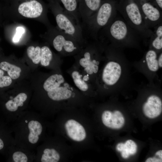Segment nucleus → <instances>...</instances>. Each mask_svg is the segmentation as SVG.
I'll return each instance as SVG.
<instances>
[{
	"instance_id": "3",
	"label": "nucleus",
	"mask_w": 162,
	"mask_h": 162,
	"mask_svg": "<svg viewBox=\"0 0 162 162\" xmlns=\"http://www.w3.org/2000/svg\"><path fill=\"white\" fill-rule=\"evenodd\" d=\"M117 14L115 1L104 0L97 11L81 24L85 39L98 40L99 31L108 24Z\"/></svg>"
},
{
	"instance_id": "20",
	"label": "nucleus",
	"mask_w": 162,
	"mask_h": 162,
	"mask_svg": "<svg viewBox=\"0 0 162 162\" xmlns=\"http://www.w3.org/2000/svg\"><path fill=\"white\" fill-rule=\"evenodd\" d=\"M157 54L154 50H149L147 52L145 59L149 69L152 71H157L159 68Z\"/></svg>"
},
{
	"instance_id": "9",
	"label": "nucleus",
	"mask_w": 162,
	"mask_h": 162,
	"mask_svg": "<svg viewBox=\"0 0 162 162\" xmlns=\"http://www.w3.org/2000/svg\"><path fill=\"white\" fill-rule=\"evenodd\" d=\"M18 10L19 13L25 17L34 18L41 15L44 7L42 4L37 0H29L20 3Z\"/></svg>"
},
{
	"instance_id": "10",
	"label": "nucleus",
	"mask_w": 162,
	"mask_h": 162,
	"mask_svg": "<svg viewBox=\"0 0 162 162\" xmlns=\"http://www.w3.org/2000/svg\"><path fill=\"white\" fill-rule=\"evenodd\" d=\"M35 155V152L25 150L15 145L10 147L6 158L7 162H31L34 161Z\"/></svg>"
},
{
	"instance_id": "15",
	"label": "nucleus",
	"mask_w": 162,
	"mask_h": 162,
	"mask_svg": "<svg viewBox=\"0 0 162 162\" xmlns=\"http://www.w3.org/2000/svg\"><path fill=\"white\" fill-rule=\"evenodd\" d=\"M72 92L65 86L58 87L47 92L49 97L52 100L59 101L70 98Z\"/></svg>"
},
{
	"instance_id": "12",
	"label": "nucleus",
	"mask_w": 162,
	"mask_h": 162,
	"mask_svg": "<svg viewBox=\"0 0 162 162\" xmlns=\"http://www.w3.org/2000/svg\"><path fill=\"white\" fill-rule=\"evenodd\" d=\"M104 0H79L78 11L80 18L82 20V23L97 11Z\"/></svg>"
},
{
	"instance_id": "31",
	"label": "nucleus",
	"mask_w": 162,
	"mask_h": 162,
	"mask_svg": "<svg viewBox=\"0 0 162 162\" xmlns=\"http://www.w3.org/2000/svg\"><path fill=\"white\" fill-rule=\"evenodd\" d=\"M89 79L88 75V74H87V75L84 76L83 77V80L85 81H87L89 80Z\"/></svg>"
},
{
	"instance_id": "30",
	"label": "nucleus",
	"mask_w": 162,
	"mask_h": 162,
	"mask_svg": "<svg viewBox=\"0 0 162 162\" xmlns=\"http://www.w3.org/2000/svg\"><path fill=\"white\" fill-rule=\"evenodd\" d=\"M155 155L158 156L160 159H162V150H160L157 152L155 153Z\"/></svg>"
},
{
	"instance_id": "28",
	"label": "nucleus",
	"mask_w": 162,
	"mask_h": 162,
	"mask_svg": "<svg viewBox=\"0 0 162 162\" xmlns=\"http://www.w3.org/2000/svg\"><path fill=\"white\" fill-rule=\"evenodd\" d=\"M155 2L157 4L160 9H162V0H155Z\"/></svg>"
},
{
	"instance_id": "13",
	"label": "nucleus",
	"mask_w": 162,
	"mask_h": 162,
	"mask_svg": "<svg viewBox=\"0 0 162 162\" xmlns=\"http://www.w3.org/2000/svg\"><path fill=\"white\" fill-rule=\"evenodd\" d=\"M143 110L145 115L151 118L152 115L155 118L161 113L162 110V103L160 98L155 95L148 97L147 101L144 104Z\"/></svg>"
},
{
	"instance_id": "7",
	"label": "nucleus",
	"mask_w": 162,
	"mask_h": 162,
	"mask_svg": "<svg viewBox=\"0 0 162 162\" xmlns=\"http://www.w3.org/2000/svg\"><path fill=\"white\" fill-rule=\"evenodd\" d=\"M54 34L52 43L54 48L58 52L72 53L79 49L81 44L73 38L59 30Z\"/></svg>"
},
{
	"instance_id": "11",
	"label": "nucleus",
	"mask_w": 162,
	"mask_h": 162,
	"mask_svg": "<svg viewBox=\"0 0 162 162\" xmlns=\"http://www.w3.org/2000/svg\"><path fill=\"white\" fill-rule=\"evenodd\" d=\"M121 72V68L118 63L113 61L110 62L103 70L102 75L103 80L107 85H113L119 79Z\"/></svg>"
},
{
	"instance_id": "8",
	"label": "nucleus",
	"mask_w": 162,
	"mask_h": 162,
	"mask_svg": "<svg viewBox=\"0 0 162 162\" xmlns=\"http://www.w3.org/2000/svg\"><path fill=\"white\" fill-rule=\"evenodd\" d=\"M15 145L10 125L0 119V153L6 157L10 147Z\"/></svg>"
},
{
	"instance_id": "24",
	"label": "nucleus",
	"mask_w": 162,
	"mask_h": 162,
	"mask_svg": "<svg viewBox=\"0 0 162 162\" xmlns=\"http://www.w3.org/2000/svg\"><path fill=\"white\" fill-rule=\"evenodd\" d=\"M4 74L3 71L0 69V88L8 86L12 82L10 77L4 76Z\"/></svg>"
},
{
	"instance_id": "4",
	"label": "nucleus",
	"mask_w": 162,
	"mask_h": 162,
	"mask_svg": "<svg viewBox=\"0 0 162 162\" xmlns=\"http://www.w3.org/2000/svg\"><path fill=\"white\" fill-rule=\"evenodd\" d=\"M118 12L126 22L146 40L153 34V30L147 26L136 0H122L116 4Z\"/></svg>"
},
{
	"instance_id": "27",
	"label": "nucleus",
	"mask_w": 162,
	"mask_h": 162,
	"mask_svg": "<svg viewBox=\"0 0 162 162\" xmlns=\"http://www.w3.org/2000/svg\"><path fill=\"white\" fill-rule=\"evenodd\" d=\"M158 64L159 67H162V53H161L159 56L158 60Z\"/></svg>"
},
{
	"instance_id": "5",
	"label": "nucleus",
	"mask_w": 162,
	"mask_h": 162,
	"mask_svg": "<svg viewBox=\"0 0 162 162\" xmlns=\"http://www.w3.org/2000/svg\"><path fill=\"white\" fill-rule=\"evenodd\" d=\"M56 20L59 29L72 37L81 44L86 41L80 24L76 22L73 17L56 3Z\"/></svg>"
},
{
	"instance_id": "26",
	"label": "nucleus",
	"mask_w": 162,
	"mask_h": 162,
	"mask_svg": "<svg viewBox=\"0 0 162 162\" xmlns=\"http://www.w3.org/2000/svg\"><path fill=\"white\" fill-rule=\"evenodd\" d=\"M92 60H87L84 57H82L80 59L79 63L84 68L87 67L92 68L93 65L94 64Z\"/></svg>"
},
{
	"instance_id": "29",
	"label": "nucleus",
	"mask_w": 162,
	"mask_h": 162,
	"mask_svg": "<svg viewBox=\"0 0 162 162\" xmlns=\"http://www.w3.org/2000/svg\"><path fill=\"white\" fill-rule=\"evenodd\" d=\"M92 69L93 72L94 73H97L98 70V65L95 64H94L92 67Z\"/></svg>"
},
{
	"instance_id": "21",
	"label": "nucleus",
	"mask_w": 162,
	"mask_h": 162,
	"mask_svg": "<svg viewBox=\"0 0 162 162\" xmlns=\"http://www.w3.org/2000/svg\"><path fill=\"white\" fill-rule=\"evenodd\" d=\"M53 57L52 52L50 48L47 46H44L41 48L40 62L44 66H48Z\"/></svg>"
},
{
	"instance_id": "6",
	"label": "nucleus",
	"mask_w": 162,
	"mask_h": 162,
	"mask_svg": "<svg viewBox=\"0 0 162 162\" xmlns=\"http://www.w3.org/2000/svg\"><path fill=\"white\" fill-rule=\"evenodd\" d=\"M147 27L152 29L162 22V13L157 4L150 0H136Z\"/></svg>"
},
{
	"instance_id": "18",
	"label": "nucleus",
	"mask_w": 162,
	"mask_h": 162,
	"mask_svg": "<svg viewBox=\"0 0 162 162\" xmlns=\"http://www.w3.org/2000/svg\"><path fill=\"white\" fill-rule=\"evenodd\" d=\"M64 81V78L61 75L53 74L46 80L43 85V88L46 91L48 92L60 86Z\"/></svg>"
},
{
	"instance_id": "23",
	"label": "nucleus",
	"mask_w": 162,
	"mask_h": 162,
	"mask_svg": "<svg viewBox=\"0 0 162 162\" xmlns=\"http://www.w3.org/2000/svg\"><path fill=\"white\" fill-rule=\"evenodd\" d=\"M74 82L76 86L80 90L86 91L88 89V86L86 82L81 79L82 76L77 71H74L71 74Z\"/></svg>"
},
{
	"instance_id": "17",
	"label": "nucleus",
	"mask_w": 162,
	"mask_h": 162,
	"mask_svg": "<svg viewBox=\"0 0 162 162\" xmlns=\"http://www.w3.org/2000/svg\"><path fill=\"white\" fill-rule=\"evenodd\" d=\"M153 34L149 38L151 45L158 50L162 48V22L153 28Z\"/></svg>"
},
{
	"instance_id": "1",
	"label": "nucleus",
	"mask_w": 162,
	"mask_h": 162,
	"mask_svg": "<svg viewBox=\"0 0 162 162\" xmlns=\"http://www.w3.org/2000/svg\"><path fill=\"white\" fill-rule=\"evenodd\" d=\"M9 125L15 145L25 150L35 152L44 130L40 115L37 113L23 111Z\"/></svg>"
},
{
	"instance_id": "22",
	"label": "nucleus",
	"mask_w": 162,
	"mask_h": 162,
	"mask_svg": "<svg viewBox=\"0 0 162 162\" xmlns=\"http://www.w3.org/2000/svg\"><path fill=\"white\" fill-rule=\"evenodd\" d=\"M28 57L35 64H38L40 62L41 48L39 46L34 47L33 46H29L27 49Z\"/></svg>"
},
{
	"instance_id": "19",
	"label": "nucleus",
	"mask_w": 162,
	"mask_h": 162,
	"mask_svg": "<svg viewBox=\"0 0 162 162\" xmlns=\"http://www.w3.org/2000/svg\"><path fill=\"white\" fill-rule=\"evenodd\" d=\"M0 68L7 71L10 77L14 80L19 77L21 71L19 67L6 62H3L0 63Z\"/></svg>"
},
{
	"instance_id": "14",
	"label": "nucleus",
	"mask_w": 162,
	"mask_h": 162,
	"mask_svg": "<svg viewBox=\"0 0 162 162\" xmlns=\"http://www.w3.org/2000/svg\"><path fill=\"white\" fill-rule=\"evenodd\" d=\"M65 128L68 136L74 140L81 141L86 137V134L84 127L74 120H68L65 124Z\"/></svg>"
},
{
	"instance_id": "25",
	"label": "nucleus",
	"mask_w": 162,
	"mask_h": 162,
	"mask_svg": "<svg viewBox=\"0 0 162 162\" xmlns=\"http://www.w3.org/2000/svg\"><path fill=\"white\" fill-rule=\"evenodd\" d=\"M16 32L13 38V41L14 43L19 41L22 34L25 32L24 28L21 27L19 26L16 28Z\"/></svg>"
},
{
	"instance_id": "16",
	"label": "nucleus",
	"mask_w": 162,
	"mask_h": 162,
	"mask_svg": "<svg viewBox=\"0 0 162 162\" xmlns=\"http://www.w3.org/2000/svg\"><path fill=\"white\" fill-rule=\"evenodd\" d=\"M63 4L64 10L71 15L77 22L81 24L78 13L79 0H59Z\"/></svg>"
},
{
	"instance_id": "2",
	"label": "nucleus",
	"mask_w": 162,
	"mask_h": 162,
	"mask_svg": "<svg viewBox=\"0 0 162 162\" xmlns=\"http://www.w3.org/2000/svg\"><path fill=\"white\" fill-rule=\"evenodd\" d=\"M98 39L102 42L109 41L113 44H122L136 43L142 39L139 34L118 14L99 31Z\"/></svg>"
}]
</instances>
